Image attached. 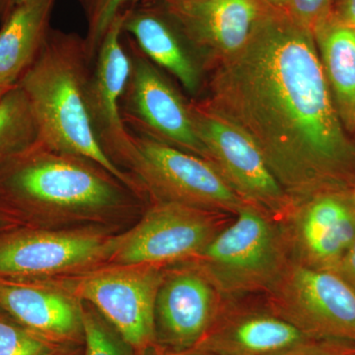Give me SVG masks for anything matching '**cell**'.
I'll return each instance as SVG.
<instances>
[{
    "label": "cell",
    "instance_id": "obj_1",
    "mask_svg": "<svg viewBox=\"0 0 355 355\" xmlns=\"http://www.w3.org/2000/svg\"><path fill=\"white\" fill-rule=\"evenodd\" d=\"M202 101L247 133L296 203L355 174L314 34L272 6L244 48L214 65Z\"/></svg>",
    "mask_w": 355,
    "mask_h": 355
},
{
    "label": "cell",
    "instance_id": "obj_2",
    "mask_svg": "<svg viewBox=\"0 0 355 355\" xmlns=\"http://www.w3.org/2000/svg\"><path fill=\"white\" fill-rule=\"evenodd\" d=\"M147 202L106 168L37 140L0 166V214L10 210L33 227L125 228Z\"/></svg>",
    "mask_w": 355,
    "mask_h": 355
},
{
    "label": "cell",
    "instance_id": "obj_3",
    "mask_svg": "<svg viewBox=\"0 0 355 355\" xmlns=\"http://www.w3.org/2000/svg\"><path fill=\"white\" fill-rule=\"evenodd\" d=\"M92 64L83 37L51 29L39 57L18 83L31 107L39 140L94 161L147 200L137 179L107 157L93 133L86 106Z\"/></svg>",
    "mask_w": 355,
    "mask_h": 355
},
{
    "label": "cell",
    "instance_id": "obj_4",
    "mask_svg": "<svg viewBox=\"0 0 355 355\" xmlns=\"http://www.w3.org/2000/svg\"><path fill=\"white\" fill-rule=\"evenodd\" d=\"M236 216L234 222L191 261L226 298L268 292L291 261L284 229L277 218L248 203Z\"/></svg>",
    "mask_w": 355,
    "mask_h": 355
},
{
    "label": "cell",
    "instance_id": "obj_5",
    "mask_svg": "<svg viewBox=\"0 0 355 355\" xmlns=\"http://www.w3.org/2000/svg\"><path fill=\"white\" fill-rule=\"evenodd\" d=\"M121 229L22 228L0 234V279L51 282L109 265Z\"/></svg>",
    "mask_w": 355,
    "mask_h": 355
},
{
    "label": "cell",
    "instance_id": "obj_6",
    "mask_svg": "<svg viewBox=\"0 0 355 355\" xmlns=\"http://www.w3.org/2000/svg\"><path fill=\"white\" fill-rule=\"evenodd\" d=\"M128 172L148 202H172L219 214L245 205L214 163L158 140L132 133Z\"/></svg>",
    "mask_w": 355,
    "mask_h": 355
},
{
    "label": "cell",
    "instance_id": "obj_7",
    "mask_svg": "<svg viewBox=\"0 0 355 355\" xmlns=\"http://www.w3.org/2000/svg\"><path fill=\"white\" fill-rule=\"evenodd\" d=\"M164 270L155 266L106 265L50 282L92 306L137 355H144L155 345L154 309Z\"/></svg>",
    "mask_w": 355,
    "mask_h": 355
},
{
    "label": "cell",
    "instance_id": "obj_8",
    "mask_svg": "<svg viewBox=\"0 0 355 355\" xmlns=\"http://www.w3.org/2000/svg\"><path fill=\"white\" fill-rule=\"evenodd\" d=\"M266 293L270 310L313 340L355 347V291L338 273L291 260Z\"/></svg>",
    "mask_w": 355,
    "mask_h": 355
},
{
    "label": "cell",
    "instance_id": "obj_9",
    "mask_svg": "<svg viewBox=\"0 0 355 355\" xmlns=\"http://www.w3.org/2000/svg\"><path fill=\"white\" fill-rule=\"evenodd\" d=\"M220 229V214L172 202H150L121 231L109 265L169 266L195 260Z\"/></svg>",
    "mask_w": 355,
    "mask_h": 355
},
{
    "label": "cell",
    "instance_id": "obj_10",
    "mask_svg": "<svg viewBox=\"0 0 355 355\" xmlns=\"http://www.w3.org/2000/svg\"><path fill=\"white\" fill-rule=\"evenodd\" d=\"M130 70L121 100V114L130 132L158 140L205 159L207 148L198 137L190 103L128 37Z\"/></svg>",
    "mask_w": 355,
    "mask_h": 355
},
{
    "label": "cell",
    "instance_id": "obj_11",
    "mask_svg": "<svg viewBox=\"0 0 355 355\" xmlns=\"http://www.w3.org/2000/svg\"><path fill=\"white\" fill-rule=\"evenodd\" d=\"M190 108L210 162L231 188L248 205L282 220L293 202L273 176L253 139L202 102L190 103Z\"/></svg>",
    "mask_w": 355,
    "mask_h": 355
},
{
    "label": "cell",
    "instance_id": "obj_12",
    "mask_svg": "<svg viewBox=\"0 0 355 355\" xmlns=\"http://www.w3.org/2000/svg\"><path fill=\"white\" fill-rule=\"evenodd\" d=\"M222 298L193 261L166 266L154 309L156 347L170 352L197 347L220 314Z\"/></svg>",
    "mask_w": 355,
    "mask_h": 355
},
{
    "label": "cell",
    "instance_id": "obj_13",
    "mask_svg": "<svg viewBox=\"0 0 355 355\" xmlns=\"http://www.w3.org/2000/svg\"><path fill=\"white\" fill-rule=\"evenodd\" d=\"M176 23L203 69L244 48L272 6L268 0H147Z\"/></svg>",
    "mask_w": 355,
    "mask_h": 355
},
{
    "label": "cell",
    "instance_id": "obj_14",
    "mask_svg": "<svg viewBox=\"0 0 355 355\" xmlns=\"http://www.w3.org/2000/svg\"><path fill=\"white\" fill-rule=\"evenodd\" d=\"M125 11L110 26L91 67L86 106L98 144L116 167L128 173L135 146L121 114L130 60L123 42ZM132 175V174H130Z\"/></svg>",
    "mask_w": 355,
    "mask_h": 355
},
{
    "label": "cell",
    "instance_id": "obj_15",
    "mask_svg": "<svg viewBox=\"0 0 355 355\" xmlns=\"http://www.w3.org/2000/svg\"><path fill=\"white\" fill-rule=\"evenodd\" d=\"M279 221L291 260L310 268L334 272L355 240V202L343 191L294 203Z\"/></svg>",
    "mask_w": 355,
    "mask_h": 355
},
{
    "label": "cell",
    "instance_id": "obj_16",
    "mask_svg": "<svg viewBox=\"0 0 355 355\" xmlns=\"http://www.w3.org/2000/svg\"><path fill=\"white\" fill-rule=\"evenodd\" d=\"M0 308L51 343L83 347L80 300L53 282L0 279Z\"/></svg>",
    "mask_w": 355,
    "mask_h": 355
},
{
    "label": "cell",
    "instance_id": "obj_17",
    "mask_svg": "<svg viewBox=\"0 0 355 355\" xmlns=\"http://www.w3.org/2000/svg\"><path fill=\"white\" fill-rule=\"evenodd\" d=\"M123 34L154 64L172 74L189 94L200 93L202 62L176 23L157 4L139 0L125 9Z\"/></svg>",
    "mask_w": 355,
    "mask_h": 355
},
{
    "label": "cell",
    "instance_id": "obj_18",
    "mask_svg": "<svg viewBox=\"0 0 355 355\" xmlns=\"http://www.w3.org/2000/svg\"><path fill=\"white\" fill-rule=\"evenodd\" d=\"M312 340L272 311L229 312L223 306L196 347L212 355H279Z\"/></svg>",
    "mask_w": 355,
    "mask_h": 355
},
{
    "label": "cell",
    "instance_id": "obj_19",
    "mask_svg": "<svg viewBox=\"0 0 355 355\" xmlns=\"http://www.w3.org/2000/svg\"><path fill=\"white\" fill-rule=\"evenodd\" d=\"M57 0H32L18 7L0 28V86L12 88L39 57L51 31Z\"/></svg>",
    "mask_w": 355,
    "mask_h": 355
},
{
    "label": "cell",
    "instance_id": "obj_20",
    "mask_svg": "<svg viewBox=\"0 0 355 355\" xmlns=\"http://www.w3.org/2000/svg\"><path fill=\"white\" fill-rule=\"evenodd\" d=\"M315 41L343 125L355 127V29L329 16L315 28Z\"/></svg>",
    "mask_w": 355,
    "mask_h": 355
},
{
    "label": "cell",
    "instance_id": "obj_21",
    "mask_svg": "<svg viewBox=\"0 0 355 355\" xmlns=\"http://www.w3.org/2000/svg\"><path fill=\"white\" fill-rule=\"evenodd\" d=\"M39 140L27 97L19 86L0 100V166Z\"/></svg>",
    "mask_w": 355,
    "mask_h": 355
},
{
    "label": "cell",
    "instance_id": "obj_22",
    "mask_svg": "<svg viewBox=\"0 0 355 355\" xmlns=\"http://www.w3.org/2000/svg\"><path fill=\"white\" fill-rule=\"evenodd\" d=\"M84 331L83 355H137L135 349L87 302L81 301Z\"/></svg>",
    "mask_w": 355,
    "mask_h": 355
},
{
    "label": "cell",
    "instance_id": "obj_23",
    "mask_svg": "<svg viewBox=\"0 0 355 355\" xmlns=\"http://www.w3.org/2000/svg\"><path fill=\"white\" fill-rule=\"evenodd\" d=\"M139 0H79L87 20L85 43L90 60L94 62L105 35L118 16Z\"/></svg>",
    "mask_w": 355,
    "mask_h": 355
},
{
    "label": "cell",
    "instance_id": "obj_24",
    "mask_svg": "<svg viewBox=\"0 0 355 355\" xmlns=\"http://www.w3.org/2000/svg\"><path fill=\"white\" fill-rule=\"evenodd\" d=\"M62 347L14 320L0 318V355H53Z\"/></svg>",
    "mask_w": 355,
    "mask_h": 355
},
{
    "label": "cell",
    "instance_id": "obj_25",
    "mask_svg": "<svg viewBox=\"0 0 355 355\" xmlns=\"http://www.w3.org/2000/svg\"><path fill=\"white\" fill-rule=\"evenodd\" d=\"M335 0H286L282 8L310 31L330 16Z\"/></svg>",
    "mask_w": 355,
    "mask_h": 355
},
{
    "label": "cell",
    "instance_id": "obj_26",
    "mask_svg": "<svg viewBox=\"0 0 355 355\" xmlns=\"http://www.w3.org/2000/svg\"><path fill=\"white\" fill-rule=\"evenodd\" d=\"M279 355H355V347L328 340H312Z\"/></svg>",
    "mask_w": 355,
    "mask_h": 355
},
{
    "label": "cell",
    "instance_id": "obj_27",
    "mask_svg": "<svg viewBox=\"0 0 355 355\" xmlns=\"http://www.w3.org/2000/svg\"><path fill=\"white\" fill-rule=\"evenodd\" d=\"M330 17L340 24L355 29V0H335Z\"/></svg>",
    "mask_w": 355,
    "mask_h": 355
},
{
    "label": "cell",
    "instance_id": "obj_28",
    "mask_svg": "<svg viewBox=\"0 0 355 355\" xmlns=\"http://www.w3.org/2000/svg\"><path fill=\"white\" fill-rule=\"evenodd\" d=\"M334 272L343 277L355 291V240Z\"/></svg>",
    "mask_w": 355,
    "mask_h": 355
},
{
    "label": "cell",
    "instance_id": "obj_29",
    "mask_svg": "<svg viewBox=\"0 0 355 355\" xmlns=\"http://www.w3.org/2000/svg\"><path fill=\"white\" fill-rule=\"evenodd\" d=\"M144 355H212L209 352H205L198 349V347H193V349L183 350V352H170L160 349V347L153 345L150 349L146 350Z\"/></svg>",
    "mask_w": 355,
    "mask_h": 355
},
{
    "label": "cell",
    "instance_id": "obj_30",
    "mask_svg": "<svg viewBox=\"0 0 355 355\" xmlns=\"http://www.w3.org/2000/svg\"><path fill=\"white\" fill-rule=\"evenodd\" d=\"M32 0H0V23L6 21L18 7Z\"/></svg>",
    "mask_w": 355,
    "mask_h": 355
},
{
    "label": "cell",
    "instance_id": "obj_31",
    "mask_svg": "<svg viewBox=\"0 0 355 355\" xmlns=\"http://www.w3.org/2000/svg\"><path fill=\"white\" fill-rule=\"evenodd\" d=\"M83 347H64L53 355H83Z\"/></svg>",
    "mask_w": 355,
    "mask_h": 355
},
{
    "label": "cell",
    "instance_id": "obj_32",
    "mask_svg": "<svg viewBox=\"0 0 355 355\" xmlns=\"http://www.w3.org/2000/svg\"><path fill=\"white\" fill-rule=\"evenodd\" d=\"M270 3H272V6L277 7H284V3H286V0H268Z\"/></svg>",
    "mask_w": 355,
    "mask_h": 355
},
{
    "label": "cell",
    "instance_id": "obj_33",
    "mask_svg": "<svg viewBox=\"0 0 355 355\" xmlns=\"http://www.w3.org/2000/svg\"><path fill=\"white\" fill-rule=\"evenodd\" d=\"M12 88L2 87V86H0V100H1L2 98H3L4 96H6Z\"/></svg>",
    "mask_w": 355,
    "mask_h": 355
},
{
    "label": "cell",
    "instance_id": "obj_34",
    "mask_svg": "<svg viewBox=\"0 0 355 355\" xmlns=\"http://www.w3.org/2000/svg\"><path fill=\"white\" fill-rule=\"evenodd\" d=\"M4 220H7V218L0 214V230H1L2 228L6 227L7 225L6 222Z\"/></svg>",
    "mask_w": 355,
    "mask_h": 355
},
{
    "label": "cell",
    "instance_id": "obj_35",
    "mask_svg": "<svg viewBox=\"0 0 355 355\" xmlns=\"http://www.w3.org/2000/svg\"><path fill=\"white\" fill-rule=\"evenodd\" d=\"M352 200H354V202H355V184H354V190H352Z\"/></svg>",
    "mask_w": 355,
    "mask_h": 355
}]
</instances>
